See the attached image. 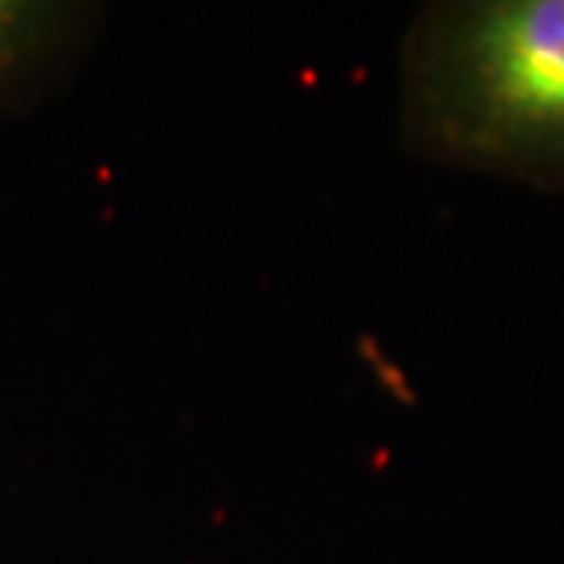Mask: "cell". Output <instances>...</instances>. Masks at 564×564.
Wrapping results in <instances>:
<instances>
[{"label": "cell", "instance_id": "1", "mask_svg": "<svg viewBox=\"0 0 564 564\" xmlns=\"http://www.w3.org/2000/svg\"><path fill=\"white\" fill-rule=\"evenodd\" d=\"M422 162L564 195V0H440L403 41Z\"/></svg>", "mask_w": 564, "mask_h": 564}, {"label": "cell", "instance_id": "2", "mask_svg": "<svg viewBox=\"0 0 564 564\" xmlns=\"http://www.w3.org/2000/svg\"><path fill=\"white\" fill-rule=\"evenodd\" d=\"M66 8L33 0H0V85L22 74L55 41Z\"/></svg>", "mask_w": 564, "mask_h": 564}]
</instances>
